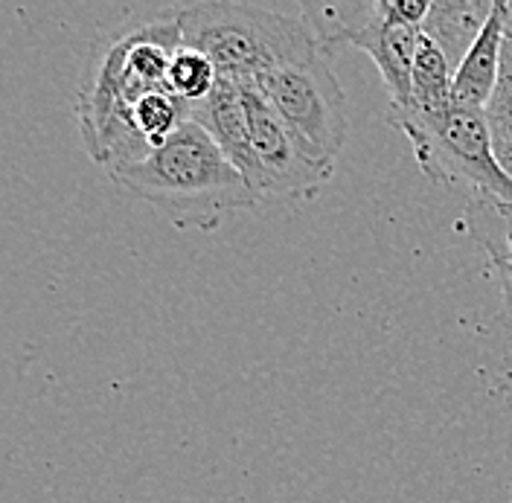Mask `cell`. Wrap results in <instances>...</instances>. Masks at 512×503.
<instances>
[{
	"label": "cell",
	"instance_id": "obj_1",
	"mask_svg": "<svg viewBox=\"0 0 512 503\" xmlns=\"http://www.w3.org/2000/svg\"><path fill=\"white\" fill-rule=\"evenodd\" d=\"M181 47L178 12L94 47L76 96V123L88 158L108 178L152 155L131 123V111L146 94L166 88L169 64Z\"/></svg>",
	"mask_w": 512,
	"mask_h": 503
},
{
	"label": "cell",
	"instance_id": "obj_2",
	"mask_svg": "<svg viewBox=\"0 0 512 503\" xmlns=\"http://www.w3.org/2000/svg\"><path fill=\"white\" fill-rule=\"evenodd\" d=\"M111 181L155 204L181 230H216L233 210H254L262 201L195 120L178 128L149 158L111 175Z\"/></svg>",
	"mask_w": 512,
	"mask_h": 503
},
{
	"label": "cell",
	"instance_id": "obj_3",
	"mask_svg": "<svg viewBox=\"0 0 512 503\" xmlns=\"http://www.w3.org/2000/svg\"><path fill=\"white\" fill-rule=\"evenodd\" d=\"M184 47L204 53L222 79L259 82L262 76L323 56L306 18L248 3H198L178 9Z\"/></svg>",
	"mask_w": 512,
	"mask_h": 503
},
{
	"label": "cell",
	"instance_id": "obj_4",
	"mask_svg": "<svg viewBox=\"0 0 512 503\" xmlns=\"http://www.w3.org/2000/svg\"><path fill=\"white\" fill-rule=\"evenodd\" d=\"M387 123L411 140L419 169L437 187L466 184L475 195L512 204V181L495 158L483 111L460 108L454 102L440 114L390 105Z\"/></svg>",
	"mask_w": 512,
	"mask_h": 503
},
{
	"label": "cell",
	"instance_id": "obj_5",
	"mask_svg": "<svg viewBox=\"0 0 512 503\" xmlns=\"http://www.w3.org/2000/svg\"><path fill=\"white\" fill-rule=\"evenodd\" d=\"M248 99L251 140L262 172V198L309 201L335 175V160L318 152L300 131L288 126L280 111L265 99L256 82H239Z\"/></svg>",
	"mask_w": 512,
	"mask_h": 503
},
{
	"label": "cell",
	"instance_id": "obj_6",
	"mask_svg": "<svg viewBox=\"0 0 512 503\" xmlns=\"http://www.w3.org/2000/svg\"><path fill=\"white\" fill-rule=\"evenodd\" d=\"M256 88L280 111L288 126L300 131L318 152L332 160L338 158L350 134V120L347 96L326 56L280 67L262 76Z\"/></svg>",
	"mask_w": 512,
	"mask_h": 503
},
{
	"label": "cell",
	"instance_id": "obj_7",
	"mask_svg": "<svg viewBox=\"0 0 512 503\" xmlns=\"http://www.w3.org/2000/svg\"><path fill=\"white\" fill-rule=\"evenodd\" d=\"M192 120L216 140V146L222 149L224 158L242 172V178L262 198V172H259V163H256L254 155L245 88L239 82H233V79L219 76L213 94L207 96L204 102L192 105Z\"/></svg>",
	"mask_w": 512,
	"mask_h": 503
},
{
	"label": "cell",
	"instance_id": "obj_8",
	"mask_svg": "<svg viewBox=\"0 0 512 503\" xmlns=\"http://www.w3.org/2000/svg\"><path fill=\"white\" fill-rule=\"evenodd\" d=\"M419 38H422V30L405 24L393 12L390 0H379L376 18L358 32L350 44L376 62L384 85H387V94H390V105H396V108L411 105V79H414Z\"/></svg>",
	"mask_w": 512,
	"mask_h": 503
},
{
	"label": "cell",
	"instance_id": "obj_9",
	"mask_svg": "<svg viewBox=\"0 0 512 503\" xmlns=\"http://www.w3.org/2000/svg\"><path fill=\"white\" fill-rule=\"evenodd\" d=\"M501 53H504V18H501V0H498L489 24L483 27L475 47L466 53V59L454 73V88H451L454 105L486 111L489 99L498 88Z\"/></svg>",
	"mask_w": 512,
	"mask_h": 503
},
{
	"label": "cell",
	"instance_id": "obj_10",
	"mask_svg": "<svg viewBox=\"0 0 512 503\" xmlns=\"http://www.w3.org/2000/svg\"><path fill=\"white\" fill-rule=\"evenodd\" d=\"M492 12L495 3L489 0H437L431 3V12L422 24V35L443 50V56L457 73L466 53L475 47L483 27L489 24Z\"/></svg>",
	"mask_w": 512,
	"mask_h": 503
},
{
	"label": "cell",
	"instance_id": "obj_11",
	"mask_svg": "<svg viewBox=\"0 0 512 503\" xmlns=\"http://www.w3.org/2000/svg\"><path fill=\"white\" fill-rule=\"evenodd\" d=\"M379 12V0H326V3H303V18L312 27L320 44V53L329 56L341 47H350L352 38L364 30Z\"/></svg>",
	"mask_w": 512,
	"mask_h": 503
},
{
	"label": "cell",
	"instance_id": "obj_12",
	"mask_svg": "<svg viewBox=\"0 0 512 503\" xmlns=\"http://www.w3.org/2000/svg\"><path fill=\"white\" fill-rule=\"evenodd\" d=\"M451 88H454V67L448 64L443 50L431 38H419L416 50L414 79H411V105L419 114H440L451 105Z\"/></svg>",
	"mask_w": 512,
	"mask_h": 503
},
{
	"label": "cell",
	"instance_id": "obj_13",
	"mask_svg": "<svg viewBox=\"0 0 512 503\" xmlns=\"http://www.w3.org/2000/svg\"><path fill=\"white\" fill-rule=\"evenodd\" d=\"M192 120V105L178 99L169 88L146 94L131 111V123L137 128V134L143 137V143L155 152L160 149L175 131L187 126Z\"/></svg>",
	"mask_w": 512,
	"mask_h": 503
},
{
	"label": "cell",
	"instance_id": "obj_14",
	"mask_svg": "<svg viewBox=\"0 0 512 503\" xmlns=\"http://www.w3.org/2000/svg\"><path fill=\"white\" fill-rule=\"evenodd\" d=\"M466 227L492 262L512 265V204L475 195L466 213Z\"/></svg>",
	"mask_w": 512,
	"mask_h": 503
},
{
	"label": "cell",
	"instance_id": "obj_15",
	"mask_svg": "<svg viewBox=\"0 0 512 503\" xmlns=\"http://www.w3.org/2000/svg\"><path fill=\"white\" fill-rule=\"evenodd\" d=\"M216 82H219L216 64L210 62L204 53L190 50V47H181L175 53V59L169 64V76H166V88L178 99L190 102V105L204 102L207 96L213 94Z\"/></svg>",
	"mask_w": 512,
	"mask_h": 503
},
{
	"label": "cell",
	"instance_id": "obj_16",
	"mask_svg": "<svg viewBox=\"0 0 512 503\" xmlns=\"http://www.w3.org/2000/svg\"><path fill=\"white\" fill-rule=\"evenodd\" d=\"M390 6L405 24H411L416 30H422L425 18L431 12V0H390Z\"/></svg>",
	"mask_w": 512,
	"mask_h": 503
},
{
	"label": "cell",
	"instance_id": "obj_17",
	"mask_svg": "<svg viewBox=\"0 0 512 503\" xmlns=\"http://www.w3.org/2000/svg\"><path fill=\"white\" fill-rule=\"evenodd\" d=\"M495 274H498V283H501V291H504V309H507V317L512 323V265L507 262H492Z\"/></svg>",
	"mask_w": 512,
	"mask_h": 503
},
{
	"label": "cell",
	"instance_id": "obj_18",
	"mask_svg": "<svg viewBox=\"0 0 512 503\" xmlns=\"http://www.w3.org/2000/svg\"><path fill=\"white\" fill-rule=\"evenodd\" d=\"M501 18H504V38L512 41V0H501Z\"/></svg>",
	"mask_w": 512,
	"mask_h": 503
}]
</instances>
